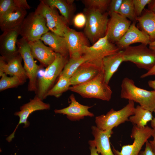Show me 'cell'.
<instances>
[{"label":"cell","mask_w":155,"mask_h":155,"mask_svg":"<svg viewBox=\"0 0 155 155\" xmlns=\"http://www.w3.org/2000/svg\"><path fill=\"white\" fill-rule=\"evenodd\" d=\"M120 97L138 103L142 108L152 112L155 109V91L138 87L134 81L129 78H125L122 81Z\"/></svg>","instance_id":"obj_2"},{"label":"cell","mask_w":155,"mask_h":155,"mask_svg":"<svg viewBox=\"0 0 155 155\" xmlns=\"http://www.w3.org/2000/svg\"><path fill=\"white\" fill-rule=\"evenodd\" d=\"M148 84L150 87L155 91V80L149 81L148 82Z\"/></svg>","instance_id":"obj_42"},{"label":"cell","mask_w":155,"mask_h":155,"mask_svg":"<svg viewBox=\"0 0 155 155\" xmlns=\"http://www.w3.org/2000/svg\"><path fill=\"white\" fill-rule=\"evenodd\" d=\"M73 22L74 26L77 28H82L85 26L86 22L85 14L82 13H78L74 17Z\"/></svg>","instance_id":"obj_35"},{"label":"cell","mask_w":155,"mask_h":155,"mask_svg":"<svg viewBox=\"0 0 155 155\" xmlns=\"http://www.w3.org/2000/svg\"><path fill=\"white\" fill-rule=\"evenodd\" d=\"M26 10L16 7L0 20V28L3 32L6 30L19 27L26 17Z\"/></svg>","instance_id":"obj_23"},{"label":"cell","mask_w":155,"mask_h":155,"mask_svg":"<svg viewBox=\"0 0 155 155\" xmlns=\"http://www.w3.org/2000/svg\"><path fill=\"white\" fill-rule=\"evenodd\" d=\"M123 0H111L109 7V14L118 13Z\"/></svg>","instance_id":"obj_36"},{"label":"cell","mask_w":155,"mask_h":155,"mask_svg":"<svg viewBox=\"0 0 155 155\" xmlns=\"http://www.w3.org/2000/svg\"><path fill=\"white\" fill-rule=\"evenodd\" d=\"M152 113L140 105H137L135 107L134 114L129 117V121L139 128L144 127L152 120Z\"/></svg>","instance_id":"obj_27"},{"label":"cell","mask_w":155,"mask_h":155,"mask_svg":"<svg viewBox=\"0 0 155 155\" xmlns=\"http://www.w3.org/2000/svg\"><path fill=\"white\" fill-rule=\"evenodd\" d=\"M106 34L111 42L117 43L123 37L131 24V21L118 13L110 15Z\"/></svg>","instance_id":"obj_14"},{"label":"cell","mask_w":155,"mask_h":155,"mask_svg":"<svg viewBox=\"0 0 155 155\" xmlns=\"http://www.w3.org/2000/svg\"><path fill=\"white\" fill-rule=\"evenodd\" d=\"M23 60L20 53L7 62L0 57V76L3 73L11 76H16L24 83L28 78L24 67L22 64Z\"/></svg>","instance_id":"obj_20"},{"label":"cell","mask_w":155,"mask_h":155,"mask_svg":"<svg viewBox=\"0 0 155 155\" xmlns=\"http://www.w3.org/2000/svg\"><path fill=\"white\" fill-rule=\"evenodd\" d=\"M70 103L69 105L61 109H56L55 113L65 115L67 117L72 121H79L84 118L86 116L93 117L94 115L89 111L92 106L82 104L76 100L73 94L69 96Z\"/></svg>","instance_id":"obj_16"},{"label":"cell","mask_w":155,"mask_h":155,"mask_svg":"<svg viewBox=\"0 0 155 155\" xmlns=\"http://www.w3.org/2000/svg\"><path fill=\"white\" fill-rule=\"evenodd\" d=\"M49 6L58 9L67 24L69 23L73 10V1L65 0H42Z\"/></svg>","instance_id":"obj_26"},{"label":"cell","mask_w":155,"mask_h":155,"mask_svg":"<svg viewBox=\"0 0 155 155\" xmlns=\"http://www.w3.org/2000/svg\"><path fill=\"white\" fill-rule=\"evenodd\" d=\"M84 12L86 22L84 34L94 44L106 35L109 19L108 12L102 13L97 11L86 9Z\"/></svg>","instance_id":"obj_4"},{"label":"cell","mask_w":155,"mask_h":155,"mask_svg":"<svg viewBox=\"0 0 155 155\" xmlns=\"http://www.w3.org/2000/svg\"><path fill=\"white\" fill-rule=\"evenodd\" d=\"M123 50L104 57L102 61V69L105 82L108 84L114 74L117 71L121 64L123 62Z\"/></svg>","instance_id":"obj_24"},{"label":"cell","mask_w":155,"mask_h":155,"mask_svg":"<svg viewBox=\"0 0 155 155\" xmlns=\"http://www.w3.org/2000/svg\"><path fill=\"white\" fill-rule=\"evenodd\" d=\"M138 155H155V151L152 148L148 140L146 143L144 150H141Z\"/></svg>","instance_id":"obj_37"},{"label":"cell","mask_w":155,"mask_h":155,"mask_svg":"<svg viewBox=\"0 0 155 155\" xmlns=\"http://www.w3.org/2000/svg\"><path fill=\"white\" fill-rule=\"evenodd\" d=\"M20 27L4 31L0 36V53L7 62L19 53L16 46Z\"/></svg>","instance_id":"obj_13"},{"label":"cell","mask_w":155,"mask_h":155,"mask_svg":"<svg viewBox=\"0 0 155 155\" xmlns=\"http://www.w3.org/2000/svg\"><path fill=\"white\" fill-rule=\"evenodd\" d=\"M64 37L67 45L69 58H76L83 55L84 48L90 46L89 40L84 33L68 27Z\"/></svg>","instance_id":"obj_12"},{"label":"cell","mask_w":155,"mask_h":155,"mask_svg":"<svg viewBox=\"0 0 155 155\" xmlns=\"http://www.w3.org/2000/svg\"><path fill=\"white\" fill-rule=\"evenodd\" d=\"M69 90L84 98H95L106 101L110 100L113 92L105 82L102 69L92 80L80 85L70 86Z\"/></svg>","instance_id":"obj_1"},{"label":"cell","mask_w":155,"mask_h":155,"mask_svg":"<svg viewBox=\"0 0 155 155\" xmlns=\"http://www.w3.org/2000/svg\"><path fill=\"white\" fill-rule=\"evenodd\" d=\"M154 112L155 114V117L152 119V120L151 122V125L153 129L155 128V109H154Z\"/></svg>","instance_id":"obj_44"},{"label":"cell","mask_w":155,"mask_h":155,"mask_svg":"<svg viewBox=\"0 0 155 155\" xmlns=\"http://www.w3.org/2000/svg\"><path fill=\"white\" fill-rule=\"evenodd\" d=\"M102 68L94 63L86 62L81 65L70 78L71 86L87 82L95 78Z\"/></svg>","instance_id":"obj_18"},{"label":"cell","mask_w":155,"mask_h":155,"mask_svg":"<svg viewBox=\"0 0 155 155\" xmlns=\"http://www.w3.org/2000/svg\"><path fill=\"white\" fill-rule=\"evenodd\" d=\"M135 109L134 102L129 100L128 104L119 110L111 108L105 115L96 117V126L102 131L112 130L114 127L129 121V117L134 114Z\"/></svg>","instance_id":"obj_5"},{"label":"cell","mask_w":155,"mask_h":155,"mask_svg":"<svg viewBox=\"0 0 155 155\" xmlns=\"http://www.w3.org/2000/svg\"><path fill=\"white\" fill-rule=\"evenodd\" d=\"M149 48L155 52V41L150 43L149 44Z\"/></svg>","instance_id":"obj_43"},{"label":"cell","mask_w":155,"mask_h":155,"mask_svg":"<svg viewBox=\"0 0 155 155\" xmlns=\"http://www.w3.org/2000/svg\"><path fill=\"white\" fill-rule=\"evenodd\" d=\"M118 13L128 18L131 21L135 22L137 17L133 0H123Z\"/></svg>","instance_id":"obj_32"},{"label":"cell","mask_w":155,"mask_h":155,"mask_svg":"<svg viewBox=\"0 0 155 155\" xmlns=\"http://www.w3.org/2000/svg\"><path fill=\"white\" fill-rule=\"evenodd\" d=\"M91 129L94 137L92 141L98 153L101 155H115L111 149L109 140L113 133L112 130L102 131L95 126H92Z\"/></svg>","instance_id":"obj_21"},{"label":"cell","mask_w":155,"mask_h":155,"mask_svg":"<svg viewBox=\"0 0 155 155\" xmlns=\"http://www.w3.org/2000/svg\"><path fill=\"white\" fill-rule=\"evenodd\" d=\"M152 75L155 76V65L150 70L142 74L140 78H143Z\"/></svg>","instance_id":"obj_39"},{"label":"cell","mask_w":155,"mask_h":155,"mask_svg":"<svg viewBox=\"0 0 155 155\" xmlns=\"http://www.w3.org/2000/svg\"><path fill=\"white\" fill-rule=\"evenodd\" d=\"M136 20L138 21L141 30L149 36L151 42L155 41V13L149 9H144Z\"/></svg>","instance_id":"obj_25"},{"label":"cell","mask_w":155,"mask_h":155,"mask_svg":"<svg viewBox=\"0 0 155 155\" xmlns=\"http://www.w3.org/2000/svg\"><path fill=\"white\" fill-rule=\"evenodd\" d=\"M40 1L34 11L44 18L49 31L64 37L68 27L65 19L59 14L57 9L49 6L42 0Z\"/></svg>","instance_id":"obj_9"},{"label":"cell","mask_w":155,"mask_h":155,"mask_svg":"<svg viewBox=\"0 0 155 155\" xmlns=\"http://www.w3.org/2000/svg\"><path fill=\"white\" fill-rule=\"evenodd\" d=\"M111 1L110 0H84L82 2L86 8L99 12L102 13L106 12Z\"/></svg>","instance_id":"obj_31"},{"label":"cell","mask_w":155,"mask_h":155,"mask_svg":"<svg viewBox=\"0 0 155 155\" xmlns=\"http://www.w3.org/2000/svg\"><path fill=\"white\" fill-rule=\"evenodd\" d=\"M71 86L70 78L60 75L56 84L47 92L46 97L51 96L59 98L69 90Z\"/></svg>","instance_id":"obj_28"},{"label":"cell","mask_w":155,"mask_h":155,"mask_svg":"<svg viewBox=\"0 0 155 155\" xmlns=\"http://www.w3.org/2000/svg\"><path fill=\"white\" fill-rule=\"evenodd\" d=\"M20 53L24 61V67L29 80L28 90L35 92L36 90L38 72L44 67L36 64L30 48L26 47L22 48L20 50Z\"/></svg>","instance_id":"obj_15"},{"label":"cell","mask_w":155,"mask_h":155,"mask_svg":"<svg viewBox=\"0 0 155 155\" xmlns=\"http://www.w3.org/2000/svg\"><path fill=\"white\" fill-rule=\"evenodd\" d=\"M152 136L153 140L149 141L151 146L153 150L155 151V128H153Z\"/></svg>","instance_id":"obj_40"},{"label":"cell","mask_w":155,"mask_h":155,"mask_svg":"<svg viewBox=\"0 0 155 155\" xmlns=\"http://www.w3.org/2000/svg\"><path fill=\"white\" fill-rule=\"evenodd\" d=\"M40 40L44 44L49 46L56 53L64 57H68L69 51L64 37L49 31L43 35Z\"/></svg>","instance_id":"obj_22"},{"label":"cell","mask_w":155,"mask_h":155,"mask_svg":"<svg viewBox=\"0 0 155 155\" xmlns=\"http://www.w3.org/2000/svg\"><path fill=\"white\" fill-rule=\"evenodd\" d=\"M68 60V58L56 53L54 61L46 68L43 75L37 80L35 93L42 100L46 98V94L54 86Z\"/></svg>","instance_id":"obj_3"},{"label":"cell","mask_w":155,"mask_h":155,"mask_svg":"<svg viewBox=\"0 0 155 155\" xmlns=\"http://www.w3.org/2000/svg\"><path fill=\"white\" fill-rule=\"evenodd\" d=\"M148 9L155 13V0H152L148 5Z\"/></svg>","instance_id":"obj_41"},{"label":"cell","mask_w":155,"mask_h":155,"mask_svg":"<svg viewBox=\"0 0 155 155\" xmlns=\"http://www.w3.org/2000/svg\"><path fill=\"white\" fill-rule=\"evenodd\" d=\"M90 145V155H98L96 148L94 146L92 140H90L88 142Z\"/></svg>","instance_id":"obj_38"},{"label":"cell","mask_w":155,"mask_h":155,"mask_svg":"<svg viewBox=\"0 0 155 155\" xmlns=\"http://www.w3.org/2000/svg\"><path fill=\"white\" fill-rule=\"evenodd\" d=\"M120 50L117 46L111 42L106 34L91 46H86L83 49V55L87 61L102 68V61L105 57L115 54Z\"/></svg>","instance_id":"obj_8"},{"label":"cell","mask_w":155,"mask_h":155,"mask_svg":"<svg viewBox=\"0 0 155 155\" xmlns=\"http://www.w3.org/2000/svg\"><path fill=\"white\" fill-rule=\"evenodd\" d=\"M16 0H0V20L16 7H18Z\"/></svg>","instance_id":"obj_33"},{"label":"cell","mask_w":155,"mask_h":155,"mask_svg":"<svg viewBox=\"0 0 155 155\" xmlns=\"http://www.w3.org/2000/svg\"><path fill=\"white\" fill-rule=\"evenodd\" d=\"M151 42L148 35L143 31L140 30L136 26L135 23L134 22L116 44L120 50H123L133 44L140 43L147 45Z\"/></svg>","instance_id":"obj_19"},{"label":"cell","mask_w":155,"mask_h":155,"mask_svg":"<svg viewBox=\"0 0 155 155\" xmlns=\"http://www.w3.org/2000/svg\"><path fill=\"white\" fill-rule=\"evenodd\" d=\"M152 0H133L135 12L137 17L141 16L145 7Z\"/></svg>","instance_id":"obj_34"},{"label":"cell","mask_w":155,"mask_h":155,"mask_svg":"<svg viewBox=\"0 0 155 155\" xmlns=\"http://www.w3.org/2000/svg\"><path fill=\"white\" fill-rule=\"evenodd\" d=\"M28 43L34 59L37 60L41 65L46 68L54 61L56 53L50 47L46 46L40 39Z\"/></svg>","instance_id":"obj_17"},{"label":"cell","mask_w":155,"mask_h":155,"mask_svg":"<svg viewBox=\"0 0 155 155\" xmlns=\"http://www.w3.org/2000/svg\"><path fill=\"white\" fill-rule=\"evenodd\" d=\"M123 62H130L140 69L150 70L155 65V52L147 45L129 46L123 50Z\"/></svg>","instance_id":"obj_6"},{"label":"cell","mask_w":155,"mask_h":155,"mask_svg":"<svg viewBox=\"0 0 155 155\" xmlns=\"http://www.w3.org/2000/svg\"><path fill=\"white\" fill-rule=\"evenodd\" d=\"M153 130L147 125L140 128L133 125L130 135L131 138L134 139L133 144L123 146L120 151L113 148L114 154L115 155H138L143 146L152 136Z\"/></svg>","instance_id":"obj_10"},{"label":"cell","mask_w":155,"mask_h":155,"mask_svg":"<svg viewBox=\"0 0 155 155\" xmlns=\"http://www.w3.org/2000/svg\"><path fill=\"white\" fill-rule=\"evenodd\" d=\"M20 35L28 42L40 39L49 31L45 20L40 15L35 11L27 15L20 27Z\"/></svg>","instance_id":"obj_7"},{"label":"cell","mask_w":155,"mask_h":155,"mask_svg":"<svg viewBox=\"0 0 155 155\" xmlns=\"http://www.w3.org/2000/svg\"><path fill=\"white\" fill-rule=\"evenodd\" d=\"M87 59L83 55L76 58H69L65 65L60 75L70 78L77 69Z\"/></svg>","instance_id":"obj_29"},{"label":"cell","mask_w":155,"mask_h":155,"mask_svg":"<svg viewBox=\"0 0 155 155\" xmlns=\"http://www.w3.org/2000/svg\"><path fill=\"white\" fill-rule=\"evenodd\" d=\"M0 91L10 88L17 87L24 83L18 77L16 76L8 77L4 73L0 76Z\"/></svg>","instance_id":"obj_30"},{"label":"cell","mask_w":155,"mask_h":155,"mask_svg":"<svg viewBox=\"0 0 155 155\" xmlns=\"http://www.w3.org/2000/svg\"><path fill=\"white\" fill-rule=\"evenodd\" d=\"M50 108L49 104L44 102L43 100L36 95L28 102L22 106L20 111L15 113L14 115L18 116L19 118V122L13 132L6 138V140L9 142L12 140L15 137V133L20 125L23 124L24 128L29 126L30 123L27 119L33 112L37 111L49 110Z\"/></svg>","instance_id":"obj_11"}]
</instances>
